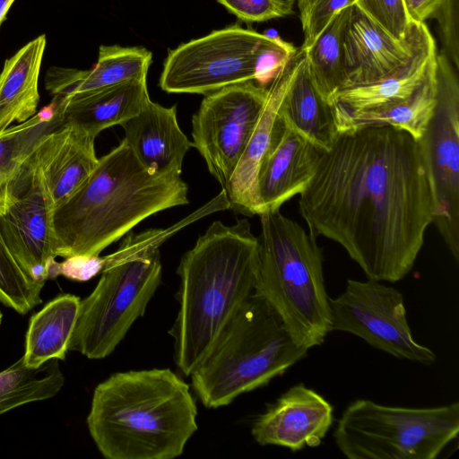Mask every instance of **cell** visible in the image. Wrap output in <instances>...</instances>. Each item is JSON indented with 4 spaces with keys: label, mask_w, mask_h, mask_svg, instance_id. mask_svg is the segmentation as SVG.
I'll use <instances>...</instances> for the list:
<instances>
[{
    "label": "cell",
    "mask_w": 459,
    "mask_h": 459,
    "mask_svg": "<svg viewBox=\"0 0 459 459\" xmlns=\"http://www.w3.org/2000/svg\"><path fill=\"white\" fill-rule=\"evenodd\" d=\"M299 208L309 233L338 243L368 279L403 280L434 216L419 142L387 126L339 132L320 152Z\"/></svg>",
    "instance_id": "1"
},
{
    "label": "cell",
    "mask_w": 459,
    "mask_h": 459,
    "mask_svg": "<svg viewBox=\"0 0 459 459\" xmlns=\"http://www.w3.org/2000/svg\"><path fill=\"white\" fill-rule=\"evenodd\" d=\"M257 264L258 238L247 219L232 225L213 221L181 257L179 309L169 333L175 362L186 377L255 291Z\"/></svg>",
    "instance_id": "2"
},
{
    "label": "cell",
    "mask_w": 459,
    "mask_h": 459,
    "mask_svg": "<svg viewBox=\"0 0 459 459\" xmlns=\"http://www.w3.org/2000/svg\"><path fill=\"white\" fill-rule=\"evenodd\" d=\"M187 195L181 175L147 169L123 139L55 209L56 255H100L148 217L187 204Z\"/></svg>",
    "instance_id": "3"
},
{
    "label": "cell",
    "mask_w": 459,
    "mask_h": 459,
    "mask_svg": "<svg viewBox=\"0 0 459 459\" xmlns=\"http://www.w3.org/2000/svg\"><path fill=\"white\" fill-rule=\"evenodd\" d=\"M189 385L169 368L111 375L94 389L87 426L107 459H172L197 430Z\"/></svg>",
    "instance_id": "4"
},
{
    "label": "cell",
    "mask_w": 459,
    "mask_h": 459,
    "mask_svg": "<svg viewBox=\"0 0 459 459\" xmlns=\"http://www.w3.org/2000/svg\"><path fill=\"white\" fill-rule=\"evenodd\" d=\"M259 217L255 292L277 312L293 341L308 351L323 344L331 332L322 248L280 210Z\"/></svg>",
    "instance_id": "5"
},
{
    "label": "cell",
    "mask_w": 459,
    "mask_h": 459,
    "mask_svg": "<svg viewBox=\"0 0 459 459\" xmlns=\"http://www.w3.org/2000/svg\"><path fill=\"white\" fill-rule=\"evenodd\" d=\"M273 307L253 292L193 369L192 387L207 408L230 404L266 385L307 355Z\"/></svg>",
    "instance_id": "6"
},
{
    "label": "cell",
    "mask_w": 459,
    "mask_h": 459,
    "mask_svg": "<svg viewBox=\"0 0 459 459\" xmlns=\"http://www.w3.org/2000/svg\"><path fill=\"white\" fill-rule=\"evenodd\" d=\"M172 229L128 232L117 250L105 255L101 277L81 300L68 345L88 359L111 354L135 322L161 281L160 246Z\"/></svg>",
    "instance_id": "7"
},
{
    "label": "cell",
    "mask_w": 459,
    "mask_h": 459,
    "mask_svg": "<svg viewBox=\"0 0 459 459\" xmlns=\"http://www.w3.org/2000/svg\"><path fill=\"white\" fill-rule=\"evenodd\" d=\"M296 51L278 36L230 25L170 49L159 86L168 93L203 95L250 81L268 86Z\"/></svg>",
    "instance_id": "8"
},
{
    "label": "cell",
    "mask_w": 459,
    "mask_h": 459,
    "mask_svg": "<svg viewBox=\"0 0 459 459\" xmlns=\"http://www.w3.org/2000/svg\"><path fill=\"white\" fill-rule=\"evenodd\" d=\"M459 433V403L410 408L351 403L333 431L349 459H434Z\"/></svg>",
    "instance_id": "9"
},
{
    "label": "cell",
    "mask_w": 459,
    "mask_h": 459,
    "mask_svg": "<svg viewBox=\"0 0 459 459\" xmlns=\"http://www.w3.org/2000/svg\"><path fill=\"white\" fill-rule=\"evenodd\" d=\"M60 127L48 134L22 163L7 186L0 213V231L7 247L23 272L38 281L48 280L57 257L55 205L45 169Z\"/></svg>",
    "instance_id": "10"
},
{
    "label": "cell",
    "mask_w": 459,
    "mask_h": 459,
    "mask_svg": "<svg viewBox=\"0 0 459 459\" xmlns=\"http://www.w3.org/2000/svg\"><path fill=\"white\" fill-rule=\"evenodd\" d=\"M442 52L436 57L437 104L418 141L434 196L433 222L455 260L459 261V80Z\"/></svg>",
    "instance_id": "11"
},
{
    "label": "cell",
    "mask_w": 459,
    "mask_h": 459,
    "mask_svg": "<svg viewBox=\"0 0 459 459\" xmlns=\"http://www.w3.org/2000/svg\"><path fill=\"white\" fill-rule=\"evenodd\" d=\"M331 332L350 333L398 359L432 365L434 351L416 342L403 294L378 281L348 279L343 292L330 298Z\"/></svg>",
    "instance_id": "12"
},
{
    "label": "cell",
    "mask_w": 459,
    "mask_h": 459,
    "mask_svg": "<svg viewBox=\"0 0 459 459\" xmlns=\"http://www.w3.org/2000/svg\"><path fill=\"white\" fill-rule=\"evenodd\" d=\"M268 86L250 81L204 95L192 117L193 146L225 191L264 105Z\"/></svg>",
    "instance_id": "13"
},
{
    "label": "cell",
    "mask_w": 459,
    "mask_h": 459,
    "mask_svg": "<svg viewBox=\"0 0 459 459\" xmlns=\"http://www.w3.org/2000/svg\"><path fill=\"white\" fill-rule=\"evenodd\" d=\"M427 29L425 22H412L406 36L396 39L353 5L343 42L342 89L374 82L406 65Z\"/></svg>",
    "instance_id": "14"
},
{
    "label": "cell",
    "mask_w": 459,
    "mask_h": 459,
    "mask_svg": "<svg viewBox=\"0 0 459 459\" xmlns=\"http://www.w3.org/2000/svg\"><path fill=\"white\" fill-rule=\"evenodd\" d=\"M333 420V405L315 390L299 383L255 420L251 434L260 446H277L297 452L307 446H318Z\"/></svg>",
    "instance_id": "15"
},
{
    "label": "cell",
    "mask_w": 459,
    "mask_h": 459,
    "mask_svg": "<svg viewBox=\"0 0 459 459\" xmlns=\"http://www.w3.org/2000/svg\"><path fill=\"white\" fill-rule=\"evenodd\" d=\"M320 152L278 117L257 178L263 212L280 210L306 189L315 173Z\"/></svg>",
    "instance_id": "16"
},
{
    "label": "cell",
    "mask_w": 459,
    "mask_h": 459,
    "mask_svg": "<svg viewBox=\"0 0 459 459\" xmlns=\"http://www.w3.org/2000/svg\"><path fill=\"white\" fill-rule=\"evenodd\" d=\"M437 54L435 40L427 29L406 65L378 81L342 89L332 97L329 104L335 125L411 97L435 70Z\"/></svg>",
    "instance_id": "17"
},
{
    "label": "cell",
    "mask_w": 459,
    "mask_h": 459,
    "mask_svg": "<svg viewBox=\"0 0 459 459\" xmlns=\"http://www.w3.org/2000/svg\"><path fill=\"white\" fill-rule=\"evenodd\" d=\"M294 54L269 83L263 109L224 191L229 209L236 213L251 217L263 212L257 191L258 172L271 144L279 108L292 75Z\"/></svg>",
    "instance_id": "18"
},
{
    "label": "cell",
    "mask_w": 459,
    "mask_h": 459,
    "mask_svg": "<svg viewBox=\"0 0 459 459\" xmlns=\"http://www.w3.org/2000/svg\"><path fill=\"white\" fill-rule=\"evenodd\" d=\"M124 140L147 169L181 175L193 143L180 129L177 105L164 107L150 100L134 117L121 125Z\"/></svg>",
    "instance_id": "19"
},
{
    "label": "cell",
    "mask_w": 459,
    "mask_h": 459,
    "mask_svg": "<svg viewBox=\"0 0 459 459\" xmlns=\"http://www.w3.org/2000/svg\"><path fill=\"white\" fill-rule=\"evenodd\" d=\"M152 59V52L143 47L101 45L91 69L52 66L47 71L45 87L53 98H70L147 79Z\"/></svg>",
    "instance_id": "20"
},
{
    "label": "cell",
    "mask_w": 459,
    "mask_h": 459,
    "mask_svg": "<svg viewBox=\"0 0 459 459\" xmlns=\"http://www.w3.org/2000/svg\"><path fill=\"white\" fill-rule=\"evenodd\" d=\"M279 116L284 124L321 151H329L338 134L331 106L312 82L302 48L294 54L293 72Z\"/></svg>",
    "instance_id": "21"
},
{
    "label": "cell",
    "mask_w": 459,
    "mask_h": 459,
    "mask_svg": "<svg viewBox=\"0 0 459 459\" xmlns=\"http://www.w3.org/2000/svg\"><path fill=\"white\" fill-rule=\"evenodd\" d=\"M58 103L64 124L78 126L94 136L121 126L151 100L147 79L126 82L70 98H52Z\"/></svg>",
    "instance_id": "22"
},
{
    "label": "cell",
    "mask_w": 459,
    "mask_h": 459,
    "mask_svg": "<svg viewBox=\"0 0 459 459\" xmlns=\"http://www.w3.org/2000/svg\"><path fill=\"white\" fill-rule=\"evenodd\" d=\"M46 42L45 34L39 35L5 60L0 74V132L37 113Z\"/></svg>",
    "instance_id": "23"
},
{
    "label": "cell",
    "mask_w": 459,
    "mask_h": 459,
    "mask_svg": "<svg viewBox=\"0 0 459 459\" xmlns=\"http://www.w3.org/2000/svg\"><path fill=\"white\" fill-rule=\"evenodd\" d=\"M96 136L74 124H64L45 172L55 209L67 201L96 168Z\"/></svg>",
    "instance_id": "24"
},
{
    "label": "cell",
    "mask_w": 459,
    "mask_h": 459,
    "mask_svg": "<svg viewBox=\"0 0 459 459\" xmlns=\"http://www.w3.org/2000/svg\"><path fill=\"white\" fill-rule=\"evenodd\" d=\"M80 302L74 294H61L30 317L22 356L26 366L37 368L52 359H65Z\"/></svg>",
    "instance_id": "25"
},
{
    "label": "cell",
    "mask_w": 459,
    "mask_h": 459,
    "mask_svg": "<svg viewBox=\"0 0 459 459\" xmlns=\"http://www.w3.org/2000/svg\"><path fill=\"white\" fill-rule=\"evenodd\" d=\"M63 125L61 108L52 99L28 120L0 132V213L4 207L7 186L22 163L48 134Z\"/></svg>",
    "instance_id": "26"
},
{
    "label": "cell",
    "mask_w": 459,
    "mask_h": 459,
    "mask_svg": "<svg viewBox=\"0 0 459 459\" xmlns=\"http://www.w3.org/2000/svg\"><path fill=\"white\" fill-rule=\"evenodd\" d=\"M436 68L422 86L410 98L389 107L348 117L339 123L337 131L387 126L408 133L419 141L426 132L437 104Z\"/></svg>",
    "instance_id": "27"
},
{
    "label": "cell",
    "mask_w": 459,
    "mask_h": 459,
    "mask_svg": "<svg viewBox=\"0 0 459 459\" xmlns=\"http://www.w3.org/2000/svg\"><path fill=\"white\" fill-rule=\"evenodd\" d=\"M352 9L353 5L340 11L316 41L305 49L312 82L328 103L343 83V42Z\"/></svg>",
    "instance_id": "28"
},
{
    "label": "cell",
    "mask_w": 459,
    "mask_h": 459,
    "mask_svg": "<svg viewBox=\"0 0 459 459\" xmlns=\"http://www.w3.org/2000/svg\"><path fill=\"white\" fill-rule=\"evenodd\" d=\"M64 384L59 359L30 368L22 357L0 372V415L29 403L49 399L57 394Z\"/></svg>",
    "instance_id": "29"
},
{
    "label": "cell",
    "mask_w": 459,
    "mask_h": 459,
    "mask_svg": "<svg viewBox=\"0 0 459 459\" xmlns=\"http://www.w3.org/2000/svg\"><path fill=\"white\" fill-rule=\"evenodd\" d=\"M45 281L30 278L18 264L0 231V301L25 315L40 304Z\"/></svg>",
    "instance_id": "30"
},
{
    "label": "cell",
    "mask_w": 459,
    "mask_h": 459,
    "mask_svg": "<svg viewBox=\"0 0 459 459\" xmlns=\"http://www.w3.org/2000/svg\"><path fill=\"white\" fill-rule=\"evenodd\" d=\"M356 0H296L304 34L300 48H309L342 9L355 4Z\"/></svg>",
    "instance_id": "31"
},
{
    "label": "cell",
    "mask_w": 459,
    "mask_h": 459,
    "mask_svg": "<svg viewBox=\"0 0 459 459\" xmlns=\"http://www.w3.org/2000/svg\"><path fill=\"white\" fill-rule=\"evenodd\" d=\"M354 5L396 39L404 38L412 22L403 0H356Z\"/></svg>",
    "instance_id": "32"
},
{
    "label": "cell",
    "mask_w": 459,
    "mask_h": 459,
    "mask_svg": "<svg viewBox=\"0 0 459 459\" xmlns=\"http://www.w3.org/2000/svg\"><path fill=\"white\" fill-rule=\"evenodd\" d=\"M246 23L264 22L294 13L296 0H217Z\"/></svg>",
    "instance_id": "33"
},
{
    "label": "cell",
    "mask_w": 459,
    "mask_h": 459,
    "mask_svg": "<svg viewBox=\"0 0 459 459\" xmlns=\"http://www.w3.org/2000/svg\"><path fill=\"white\" fill-rule=\"evenodd\" d=\"M459 0H445L434 14L438 22L444 53L456 70L459 69V34H458Z\"/></svg>",
    "instance_id": "34"
},
{
    "label": "cell",
    "mask_w": 459,
    "mask_h": 459,
    "mask_svg": "<svg viewBox=\"0 0 459 459\" xmlns=\"http://www.w3.org/2000/svg\"><path fill=\"white\" fill-rule=\"evenodd\" d=\"M104 263V256L100 255L68 256L63 262L53 263L49 269L48 280L62 275L72 281H86L101 273Z\"/></svg>",
    "instance_id": "35"
},
{
    "label": "cell",
    "mask_w": 459,
    "mask_h": 459,
    "mask_svg": "<svg viewBox=\"0 0 459 459\" xmlns=\"http://www.w3.org/2000/svg\"><path fill=\"white\" fill-rule=\"evenodd\" d=\"M411 22L421 23L433 18L445 0H403Z\"/></svg>",
    "instance_id": "36"
},
{
    "label": "cell",
    "mask_w": 459,
    "mask_h": 459,
    "mask_svg": "<svg viewBox=\"0 0 459 459\" xmlns=\"http://www.w3.org/2000/svg\"><path fill=\"white\" fill-rule=\"evenodd\" d=\"M15 0H0V28L7 18V13Z\"/></svg>",
    "instance_id": "37"
},
{
    "label": "cell",
    "mask_w": 459,
    "mask_h": 459,
    "mask_svg": "<svg viewBox=\"0 0 459 459\" xmlns=\"http://www.w3.org/2000/svg\"><path fill=\"white\" fill-rule=\"evenodd\" d=\"M2 317H3L2 312L0 311V325H1V322H2Z\"/></svg>",
    "instance_id": "38"
}]
</instances>
